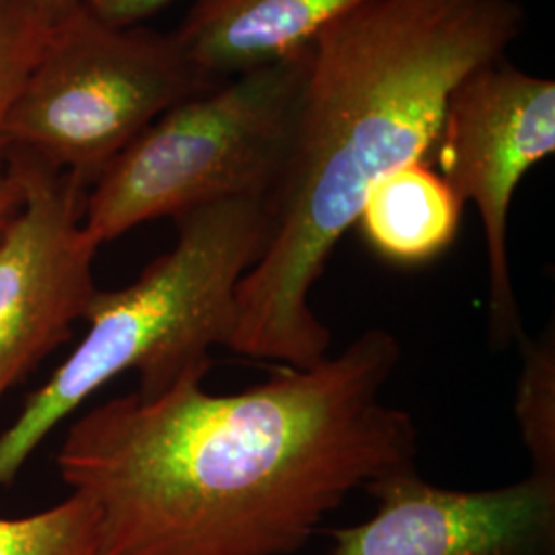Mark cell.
I'll return each mask as SVG.
<instances>
[{"mask_svg": "<svg viewBox=\"0 0 555 555\" xmlns=\"http://www.w3.org/2000/svg\"><path fill=\"white\" fill-rule=\"evenodd\" d=\"M397 337L369 330L238 393L204 377L77 417L56 465L93 502L100 555H291L354 490L417 469V426L383 389Z\"/></svg>", "mask_w": 555, "mask_h": 555, "instance_id": "cell-1", "label": "cell"}, {"mask_svg": "<svg viewBox=\"0 0 555 555\" xmlns=\"http://www.w3.org/2000/svg\"><path fill=\"white\" fill-rule=\"evenodd\" d=\"M522 25L516 0H375L309 43L270 237L238 282L235 354L298 369L330 354L309 298L339 238L380 179L430 159L456 82L504 59Z\"/></svg>", "mask_w": 555, "mask_h": 555, "instance_id": "cell-2", "label": "cell"}, {"mask_svg": "<svg viewBox=\"0 0 555 555\" xmlns=\"http://www.w3.org/2000/svg\"><path fill=\"white\" fill-rule=\"evenodd\" d=\"M176 220V245L128 286L95 293L79 346L0 433V488L13 483L41 442L119 375L134 371L139 396H160L183 378H206L215 346L231 350L238 282L270 237L268 199H220Z\"/></svg>", "mask_w": 555, "mask_h": 555, "instance_id": "cell-3", "label": "cell"}, {"mask_svg": "<svg viewBox=\"0 0 555 555\" xmlns=\"http://www.w3.org/2000/svg\"><path fill=\"white\" fill-rule=\"evenodd\" d=\"M307 64L309 46L167 109L87 190L85 231L101 247L212 202L270 198L291 153Z\"/></svg>", "mask_w": 555, "mask_h": 555, "instance_id": "cell-4", "label": "cell"}, {"mask_svg": "<svg viewBox=\"0 0 555 555\" xmlns=\"http://www.w3.org/2000/svg\"><path fill=\"white\" fill-rule=\"evenodd\" d=\"M215 85L176 34L114 25L82 4L56 21L23 80L4 144L89 190L142 130Z\"/></svg>", "mask_w": 555, "mask_h": 555, "instance_id": "cell-5", "label": "cell"}, {"mask_svg": "<svg viewBox=\"0 0 555 555\" xmlns=\"http://www.w3.org/2000/svg\"><path fill=\"white\" fill-rule=\"evenodd\" d=\"M555 151V82L500 59L451 91L433 153L459 199L483 227L490 274V337L502 348L525 337L508 256V219L522 178Z\"/></svg>", "mask_w": 555, "mask_h": 555, "instance_id": "cell-6", "label": "cell"}, {"mask_svg": "<svg viewBox=\"0 0 555 555\" xmlns=\"http://www.w3.org/2000/svg\"><path fill=\"white\" fill-rule=\"evenodd\" d=\"M23 204L0 235V403L73 337L100 291V245L85 231L87 188L43 160L7 151Z\"/></svg>", "mask_w": 555, "mask_h": 555, "instance_id": "cell-7", "label": "cell"}, {"mask_svg": "<svg viewBox=\"0 0 555 555\" xmlns=\"http://www.w3.org/2000/svg\"><path fill=\"white\" fill-rule=\"evenodd\" d=\"M369 520L327 531V555H555V477L529 474L492 490H447L417 469L364 488Z\"/></svg>", "mask_w": 555, "mask_h": 555, "instance_id": "cell-8", "label": "cell"}, {"mask_svg": "<svg viewBox=\"0 0 555 555\" xmlns=\"http://www.w3.org/2000/svg\"><path fill=\"white\" fill-rule=\"evenodd\" d=\"M375 0H196L176 36L212 79H231L302 52Z\"/></svg>", "mask_w": 555, "mask_h": 555, "instance_id": "cell-9", "label": "cell"}, {"mask_svg": "<svg viewBox=\"0 0 555 555\" xmlns=\"http://www.w3.org/2000/svg\"><path fill=\"white\" fill-rule=\"evenodd\" d=\"M463 202L428 160L399 167L378 181L358 217L360 233L378 258L424 266L456 237Z\"/></svg>", "mask_w": 555, "mask_h": 555, "instance_id": "cell-10", "label": "cell"}, {"mask_svg": "<svg viewBox=\"0 0 555 555\" xmlns=\"http://www.w3.org/2000/svg\"><path fill=\"white\" fill-rule=\"evenodd\" d=\"M0 555H100L98 511L80 494L20 518H0Z\"/></svg>", "mask_w": 555, "mask_h": 555, "instance_id": "cell-11", "label": "cell"}, {"mask_svg": "<svg viewBox=\"0 0 555 555\" xmlns=\"http://www.w3.org/2000/svg\"><path fill=\"white\" fill-rule=\"evenodd\" d=\"M522 341L515 414L531 456V472L555 477V341L554 332Z\"/></svg>", "mask_w": 555, "mask_h": 555, "instance_id": "cell-12", "label": "cell"}, {"mask_svg": "<svg viewBox=\"0 0 555 555\" xmlns=\"http://www.w3.org/2000/svg\"><path fill=\"white\" fill-rule=\"evenodd\" d=\"M56 17L38 0H0V173L4 171V121L23 80L40 59Z\"/></svg>", "mask_w": 555, "mask_h": 555, "instance_id": "cell-13", "label": "cell"}, {"mask_svg": "<svg viewBox=\"0 0 555 555\" xmlns=\"http://www.w3.org/2000/svg\"><path fill=\"white\" fill-rule=\"evenodd\" d=\"M173 0H85V7L103 21L130 27L153 17Z\"/></svg>", "mask_w": 555, "mask_h": 555, "instance_id": "cell-14", "label": "cell"}, {"mask_svg": "<svg viewBox=\"0 0 555 555\" xmlns=\"http://www.w3.org/2000/svg\"><path fill=\"white\" fill-rule=\"evenodd\" d=\"M21 204H23V194H21L20 183L9 171L0 173V235L9 227V222L17 217Z\"/></svg>", "mask_w": 555, "mask_h": 555, "instance_id": "cell-15", "label": "cell"}, {"mask_svg": "<svg viewBox=\"0 0 555 555\" xmlns=\"http://www.w3.org/2000/svg\"><path fill=\"white\" fill-rule=\"evenodd\" d=\"M40 4H43L56 21L62 20V17H66L68 13H73L75 9H79L85 4V0H38Z\"/></svg>", "mask_w": 555, "mask_h": 555, "instance_id": "cell-16", "label": "cell"}]
</instances>
